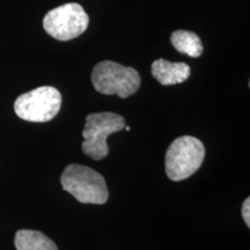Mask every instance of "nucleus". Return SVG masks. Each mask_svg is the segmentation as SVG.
<instances>
[{
  "instance_id": "nucleus-1",
  "label": "nucleus",
  "mask_w": 250,
  "mask_h": 250,
  "mask_svg": "<svg viewBox=\"0 0 250 250\" xmlns=\"http://www.w3.org/2000/svg\"><path fill=\"white\" fill-rule=\"evenodd\" d=\"M61 183L65 191L83 204L101 205L107 203L109 198L104 177L86 166H67L62 174Z\"/></svg>"
},
{
  "instance_id": "nucleus-2",
  "label": "nucleus",
  "mask_w": 250,
  "mask_h": 250,
  "mask_svg": "<svg viewBox=\"0 0 250 250\" xmlns=\"http://www.w3.org/2000/svg\"><path fill=\"white\" fill-rule=\"evenodd\" d=\"M205 158V147L199 139L182 136L170 144L166 153V173L174 182L189 179L199 169Z\"/></svg>"
},
{
  "instance_id": "nucleus-3",
  "label": "nucleus",
  "mask_w": 250,
  "mask_h": 250,
  "mask_svg": "<svg viewBox=\"0 0 250 250\" xmlns=\"http://www.w3.org/2000/svg\"><path fill=\"white\" fill-rule=\"evenodd\" d=\"M92 83L99 93L126 99L139 89L140 76L133 67L104 61L94 67Z\"/></svg>"
},
{
  "instance_id": "nucleus-4",
  "label": "nucleus",
  "mask_w": 250,
  "mask_h": 250,
  "mask_svg": "<svg viewBox=\"0 0 250 250\" xmlns=\"http://www.w3.org/2000/svg\"><path fill=\"white\" fill-rule=\"evenodd\" d=\"M125 127V120L115 112H96L86 117L81 145L83 152L93 160H103L109 154L107 138Z\"/></svg>"
},
{
  "instance_id": "nucleus-5",
  "label": "nucleus",
  "mask_w": 250,
  "mask_h": 250,
  "mask_svg": "<svg viewBox=\"0 0 250 250\" xmlns=\"http://www.w3.org/2000/svg\"><path fill=\"white\" fill-rule=\"evenodd\" d=\"M62 107V95L51 86H42L24 93L14 103V111L21 120L44 123L57 116Z\"/></svg>"
},
{
  "instance_id": "nucleus-6",
  "label": "nucleus",
  "mask_w": 250,
  "mask_h": 250,
  "mask_svg": "<svg viewBox=\"0 0 250 250\" xmlns=\"http://www.w3.org/2000/svg\"><path fill=\"white\" fill-rule=\"evenodd\" d=\"M89 18L83 6L68 2L46 13L43 27L50 36L58 41H70L83 34L88 28Z\"/></svg>"
},
{
  "instance_id": "nucleus-7",
  "label": "nucleus",
  "mask_w": 250,
  "mask_h": 250,
  "mask_svg": "<svg viewBox=\"0 0 250 250\" xmlns=\"http://www.w3.org/2000/svg\"><path fill=\"white\" fill-rule=\"evenodd\" d=\"M151 71L154 79L164 86L182 83L189 79L191 73L190 66L186 62H171L162 58L153 62Z\"/></svg>"
},
{
  "instance_id": "nucleus-8",
  "label": "nucleus",
  "mask_w": 250,
  "mask_h": 250,
  "mask_svg": "<svg viewBox=\"0 0 250 250\" xmlns=\"http://www.w3.org/2000/svg\"><path fill=\"white\" fill-rule=\"evenodd\" d=\"M14 245L17 250H58L52 240L42 232L21 229L15 234Z\"/></svg>"
},
{
  "instance_id": "nucleus-9",
  "label": "nucleus",
  "mask_w": 250,
  "mask_h": 250,
  "mask_svg": "<svg viewBox=\"0 0 250 250\" xmlns=\"http://www.w3.org/2000/svg\"><path fill=\"white\" fill-rule=\"evenodd\" d=\"M171 44L177 51L189 57L198 58L203 54L202 41L197 34L189 30H176L170 36Z\"/></svg>"
},
{
  "instance_id": "nucleus-10",
  "label": "nucleus",
  "mask_w": 250,
  "mask_h": 250,
  "mask_svg": "<svg viewBox=\"0 0 250 250\" xmlns=\"http://www.w3.org/2000/svg\"><path fill=\"white\" fill-rule=\"evenodd\" d=\"M249 210H250V198H247L246 201L243 202V205H242V217H243V220H245L246 225L248 227H250Z\"/></svg>"
},
{
  "instance_id": "nucleus-11",
  "label": "nucleus",
  "mask_w": 250,
  "mask_h": 250,
  "mask_svg": "<svg viewBox=\"0 0 250 250\" xmlns=\"http://www.w3.org/2000/svg\"><path fill=\"white\" fill-rule=\"evenodd\" d=\"M125 129H126V131H130L131 127L130 126H126V127H125Z\"/></svg>"
}]
</instances>
